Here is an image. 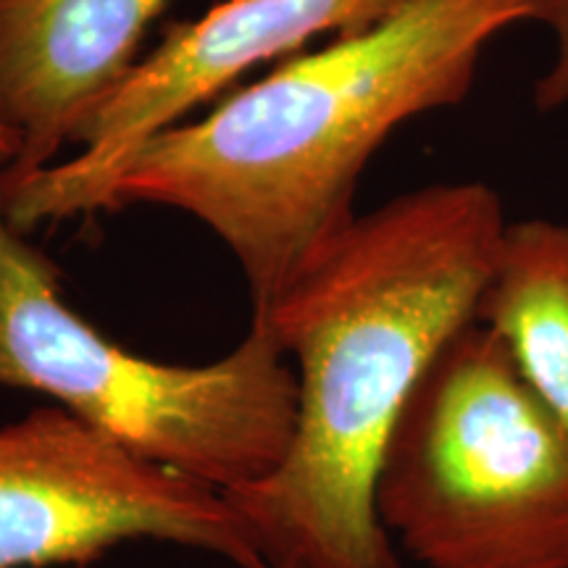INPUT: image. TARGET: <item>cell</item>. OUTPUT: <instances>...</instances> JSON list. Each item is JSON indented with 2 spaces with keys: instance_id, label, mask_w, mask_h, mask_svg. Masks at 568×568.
I'll return each mask as SVG.
<instances>
[{
  "instance_id": "1",
  "label": "cell",
  "mask_w": 568,
  "mask_h": 568,
  "mask_svg": "<svg viewBox=\"0 0 568 568\" xmlns=\"http://www.w3.org/2000/svg\"><path fill=\"white\" fill-rule=\"evenodd\" d=\"M485 182H439L358 213L253 311L295 358L282 464L224 493L268 568H403L376 477L403 408L477 311L508 230Z\"/></svg>"
},
{
  "instance_id": "2",
  "label": "cell",
  "mask_w": 568,
  "mask_h": 568,
  "mask_svg": "<svg viewBox=\"0 0 568 568\" xmlns=\"http://www.w3.org/2000/svg\"><path fill=\"white\" fill-rule=\"evenodd\" d=\"M521 21L558 38L537 88L552 109L568 101V0H403L379 24L290 55L197 122L153 134L103 182L95 213L145 203L197 219L264 311L358 216L361 174L389 134L464 103L489 42Z\"/></svg>"
},
{
  "instance_id": "3",
  "label": "cell",
  "mask_w": 568,
  "mask_h": 568,
  "mask_svg": "<svg viewBox=\"0 0 568 568\" xmlns=\"http://www.w3.org/2000/svg\"><path fill=\"white\" fill-rule=\"evenodd\" d=\"M0 387L55 400L134 456L219 493L282 464L297 416V374L264 322L203 366L126 351L67 303L61 268L6 216L0 176Z\"/></svg>"
},
{
  "instance_id": "4",
  "label": "cell",
  "mask_w": 568,
  "mask_h": 568,
  "mask_svg": "<svg viewBox=\"0 0 568 568\" xmlns=\"http://www.w3.org/2000/svg\"><path fill=\"white\" fill-rule=\"evenodd\" d=\"M374 503L424 568H568V437L485 324L418 382Z\"/></svg>"
},
{
  "instance_id": "5",
  "label": "cell",
  "mask_w": 568,
  "mask_h": 568,
  "mask_svg": "<svg viewBox=\"0 0 568 568\" xmlns=\"http://www.w3.org/2000/svg\"><path fill=\"white\" fill-rule=\"evenodd\" d=\"M132 539L268 568L219 489L134 456L59 406L0 426V568H84Z\"/></svg>"
},
{
  "instance_id": "6",
  "label": "cell",
  "mask_w": 568,
  "mask_h": 568,
  "mask_svg": "<svg viewBox=\"0 0 568 568\" xmlns=\"http://www.w3.org/2000/svg\"><path fill=\"white\" fill-rule=\"evenodd\" d=\"M403 0H226L169 24L153 53L84 119L77 155L19 180L3 172L6 216L19 232L95 213V197L134 148L219 95L245 71L303 53L311 40L347 38L387 19Z\"/></svg>"
},
{
  "instance_id": "7",
  "label": "cell",
  "mask_w": 568,
  "mask_h": 568,
  "mask_svg": "<svg viewBox=\"0 0 568 568\" xmlns=\"http://www.w3.org/2000/svg\"><path fill=\"white\" fill-rule=\"evenodd\" d=\"M169 0H0V124L19 142L9 180L53 159L138 63Z\"/></svg>"
},
{
  "instance_id": "8",
  "label": "cell",
  "mask_w": 568,
  "mask_h": 568,
  "mask_svg": "<svg viewBox=\"0 0 568 568\" xmlns=\"http://www.w3.org/2000/svg\"><path fill=\"white\" fill-rule=\"evenodd\" d=\"M477 322L508 347L568 437V224L510 222Z\"/></svg>"
},
{
  "instance_id": "9",
  "label": "cell",
  "mask_w": 568,
  "mask_h": 568,
  "mask_svg": "<svg viewBox=\"0 0 568 568\" xmlns=\"http://www.w3.org/2000/svg\"><path fill=\"white\" fill-rule=\"evenodd\" d=\"M19 153V142L13 134L6 130L3 124H0V169H9L13 159H17Z\"/></svg>"
}]
</instances>
